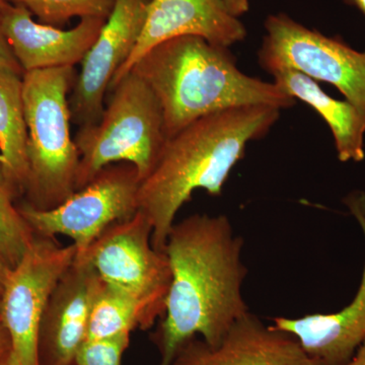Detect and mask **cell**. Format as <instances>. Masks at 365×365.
<instances>
[{
	"label": "cell",
	"instance_id": "obj_1",
	"mask_svg": "<svg viewBox=\"0 0 365 365\" xmlns=\"http://www.w3.org/2000/svg\"><path fill=\"white\" fill-rule=\"evenodd\" d=\"M244 240L227 216L196 213L170 228L165 252L172 281L165 314L151 341L160 365H170L178 349L194 337L220 344L237 319L249 313L242 295L248 268Z\"/></svg>",
	"mask_w": 365,
	"mask_h": 365
},
{
	"label": "cell",
	"instance_id": "obj_2",
	"mask_svg": "<svg viewBox=\"0 0 365 365\" xmlns=\"http://www.w3.org/2000/svg\"><path fill=\"white\" fill-rule=\"evenodd\" d=\"M271 106H242L196 120L168 139L138 190V210L153 227V247L165 252L180 209L197 190L220 196L248 144L267 135L279 119Z\"/></svg>",
	"mask_w": 365,
	"mask_h": 365
},
{
	"label": "cell",
	"instance_id": "obj_3",
	"mask_svg": "<svg viewBox=\"0 0 365 365\" xmlns=\"http://www.w3.org/2000/svg\"><path fill=\"white\" fill-rule=\"evenodd\" d=\"M131 71L157 97L168 139L213 113L256 105L282 110L297 103L273 81L244 73L228 48L194 36L155 46Z\"/></svg>",
	"mask_w": 365,
	"mask_h": 365
},
{
	"label": "cell",
	"instance_id": "obj_4",
	"mask_svg": "<svg viewBox=\"0 0 365 365\" xmlns=\"http://www.w3.org/2000/svg\"><path fill=\"white\" fill-rule=\"evenodd\" d=\"M76 76L73 66L23 74L28 128L29 205L50 210L76 191L79 153L71 134L69 98Z\"/></svg>",
	"mask_w": 365,
	"mask_h": 365
},
{
	"label": "cell",
	"instance_id": "obj_5",
	"mask_svg": "<svg viewBox=\"0 0 365 365\" xmlns=\"http://www.w3.org/2000/svg\"><path fill=\"white\" fill-rule=\"evenodd\" d=\"M110 91L100 121L79 127L74 136L79 153L76 191L115 163H131L143 181L167 143L162 108L143 79L129 72Z\"/></svg>",
	"mask_w": 365,
	"mask_h": 365
},
{
	"label": "cell",
	"instance_id": "obj_6",
	"mask_svg": "<svg viewBox=\"0 0 365 365\" xmlns=\"http://www.w3.org/2000/svg\"><path fill=\"white\" fill-rule=\"evenodd\" d=\"M138 172L131 163L108 165L83 188L50 210H38L28 203L21 215L35 235H64L76 248V258L113 223L128 220L138 211Z\"/></svg>",
	"mask_w": 365,
	"mask_h": 365
},
{
	"label": "cell",
	"instance_id": "obj_7",
	"mask_svg": "<svg viewBox=\"0 0 365 365\" xmlns=\"http://www.w3.org/2000/svg\"><path fill=\"white\" fill-rule=\"evenodd\" d=\"M259 51L269 72L289 67L316 81L330 83L365 118V52L307 28L285 14H271Z\"/></svg>",
	"mask_w": 365,
	"mask_h": 365
},
{
	"label": "cell",
	"instance_id": "obj_8",
	"mask_svg": "<svg viewBox=\"0 0 365 365\" xmlns=\"http://www.w3.org/2000/svg\"><path fill=\"white\" fill-rule=\"evenodd\" d=\"M153 227L141 211L113 223L76 259L109 287L130 295L158 322L165 312L172 271L165 252L153 247Z\"/></svg>",
	"mask_w": 365,
	"mask_h": 365
},
{
	"label": "cell",
	"instance_id": "obj_9",
	"mask_svg": "<svg viewBox=\"0 0 365 365\" xmlns=\"http://www.w3.org/2000/svg\"><path fill=\"white\" fill-rule=\"evenodd\" d=\"M76 257L73 244L35 235L20 262L9 269L0 299V319L21 365H38V331L46 307Z\"/></svg>",
	"mask_w": 365,
	"mask_h": 365
},
{
	"label": "cell",
	"instance_id": "obj_10",
	"mask_svg": "<svg viewBox=\"0 0 365 365\" xmlns=\"http://www.w3.org/2000/svg\"><path fill=\"white\" fill-rule=\"evenodd\" d=\"M150 0H116L97 40L81 62L69 97L71 122L78 127L97 123L106 93L118 71L133 52L143 33Z\"/></svg>",
	"mask_w": 365,
	"mask_h": 365
},
{
	"label": "cell",
	"instance_id": "obj_11",
	"mask_svg": "<svg viewBox=\"0 0 365 365\" xmlns=\"http://www.w3.org/2000/svg\"><path fill=\"white\" fill-rule=\"evenodd\" d=\"M185 36L230 48L246 39L247 29L227 11L223 0H150L140 38L113 78L109 91L155 46Z\"/></svg>",
	"mask_w": 365,
	"mask_h": 365
},
{
	"label": "cell",
	"instance_id": "obj_12",
	"mask_svg": "<svg viewBox=\"0 0 365 365\" xmlns=\"http://www.w3.org/2000/svg\"><path fill=\"white\" fill-rule=\"evenodd\" d=\"M361 228L365 240V192L355 190L343 199ZM272 326L292 334L318 365H346L365 340V262L354 299L333 314H307L292 319L275 317Z\"/></svg>",
	"mask_w": 365,
	"mask_h": 365
},
{
	"label": "cell",
	"instance_id": "obj_13",
	"mask_svg": "<svg viewBox=\"0 0 365 365\" xmlns=\"http://www.w3.org/2000/svg\"><path fill=\"white\" fill-rule=\"evenodd\" d=\"M170 365H318L292 334L267 326L249 312L230 327L220 344L194 337Z\"/></svg>",
	"mask_w": 365,
	"mask_h": 365
},
{
	"label": "cell",
	"instance_id": "obj_14",
	"mask_svg": "<svg viewBox=\"0 0 365 365\" xmlns=\"http://www.w3.org/2000/svg\"><path fill=\"white\" fill-rule=\"evenodd\" d=\"M100 283L98 274L86 261L74 259L41 319L38 365H76V352L86 340L91 304Z\"/></svg>",
	"mask_w": 365,
	"mask_h": 365
},
{
	"label": "cell",
	"instance_id": "obj_15",
	"mask_svg": "<svg viewBox=\"0 0 365 365\" xmlns=\"http://www.w3.org/2000/svg\"><path fill=\"white\" fill-rule=\"evenodd\" d=\"M106 20L83 19L69 30L36 21L20 4L0 16V25L24 73L81 63Z\"/></svg>",
	"mask_w": 365,
	"mask_h": 365
},
{
	"label": "cell",
	"instance_id": "obj_16",
	"mask_svg": "<svg viewBox=\"0 0 365 365\" xmlns=\"http://www.w3.org/2000/svg\"><path fill=\"white\" fill-rule=\"evenodd\" d=\"M268 73L281 90L294 100L306 103L325 120L340 162L364 160L365 118L350 103L330 97L318 81L289 67H278Z\"/></svg>",
	"mask_w": 365,
	"mask_h": 365
},
{
	"label": "cell",
	"instance_id": "obj_17",
	"mask_svg": "<svg viewBox=\"0 0 365 365\" xmlns=\"http://www.w3.org/2000/svg\"><path fill=\"white\" fill-rule=\"evenodd\" d=\"M0 169L14 198L28 186V128L23 76L0 68Z\"/></svg>",
	"mask_w": 365,
	"mask_h": 365
},
{
	"label": "cell",
	"instance_id": "obj_18",
	"mask_svg": "<svg viewBox=\"0 0 365 365\" xmlns=\"http://www.w3.org/2000/svg\"><path fill=\"white\" fill-rule=\"evenodd\" d=\"M155 323L141 302L101 280L91 304L86 339L131 334L136 328L148 330Z\"/></svg>",
	"mask_w": 365,
	"mask_h": 365
},
{
	"label": "cell",
	"instance_id": "obj_19",
	"mask_svg": "<svg viewBox=\"0 0 365 365\" xmlns=\"http://www.w3.org/2000/svg\"><path fill=\"white\" fill-rule=\"evenodd\" d=\"M14 199L0 169V261L9 269L20 262L35 237Z\"/></svg>",
	"mask_w": 365,
	"mask_h": 365
},
{
	"label": "cell",
	"instance_id": "obj_20",
	"mask_svg": "<svg viewBox=\"0 0 365 365\" xmlns=\"http://www.w3.org/2000/svg\"><path fill=\"white\" fill-rule=\"evenodd\" d=\"M25 6L40 23L53 26L66 25L78 18L107 20L116 0H7Z\"/></svg>",
	"mask_w": 365,
	"mask_h": 365
},
{
	"label": "cell",
	"instance_id": "obj_21",
	"mask_svg": "<svg viewBox=\"0 0 365 365\" xmlns=\"http://www.w3.org/2000/svg\"><path fill=\"white\" fill-rule=\"evenodd\" d=\"M131 334L114 337L86 339L78 348L76 365H122L123 355L130 345Z\"/></svg>",
	"mask_w": 365,
	"mask_h": 365
},
{
	"label": "cell",
	"instance_id": "obj_22",
	"mask_svg": "<svg viewBox=\"0 0 365 365\" xmlns=\"http://www.w3.org/2000/svg\"><path fill=\"white\" fill-rule=\"evenodd\" d=\"M0 68L16 72L20 76L24 74L23 69L19 64L18 60L14 57L11 46L2 32L1 25H0Z\"/></svg>",
	"mask_w": 365,
	"mask_h": 365
},
{
	"label": "cell",
	"instance_id": "obj_23",
	"mask_svg": "<svg viewBox=\"0 0 365 365\" xmlns=\"http://www.w3.org/2000/svg\"><path fill=\"white\" fill-rule=\"evenodd\" d=\"M223 2L227 11L237 18H240L249 11V0H223Z\"/></svg>",
	"mask_w": 365,
	"mask_h": 365
},
{
	"label": "cell",
	"instance_id": "obj_24",
	"mask_svg": "<svg viewBox=\"0 0 365 365\" xmlns=\"http://www.w3.org/2000/svg\"><path fill=\"white\" fill-rule=\"evenodd\" d=\"M11 350V338L6 327L0 319V359Z\"/></svg>",
	"mask_w": 365,
	"mask_h": 365
},
{
	"label": "cell",
	"instance_id": "obj_25",
	"mask_svg": "<svg viewBox=\"0 0 365 365\" xmlns=\"http://www.w3.org/2000/svg\"><path fill=\"white\" fill-rule=\"evenodd\" d=\"M346 365H365V340L359 346L353 359Z\"/></svg>",
	"mask_w": 365,
	"mask_h": 365
},
{
	"label": "cell",
	"instance_id": "obj_26",
	"mask_svg": "<svg viewBox=\"0 0 365 365\" xmlns=\"http://www.w3.org/2000/svg\"><path fill=\"white\" fill-rule=\"evenodd\" d=\"M0 365H21L20 360L16 356L13 351H9L7 354L0 359Z\"/></svg>",
	"mask_w": 365,
	"mask_h": 365
},
{
	"label": "cell",
	"instance_id": "obj_27",
	"mask_svg": "<svg viewBox=\"0 0 365 365\" xmlns=\"http://www.w3.org/2000/svg\"><path fill=\"white\" fill-rule=\"evenodd\" d=\"M9 271V268L0 261V299H1L2 292H4V283H6Z\"/></svg>",
	"mask_w": 365,
	"mask_h": 365
},
{
	"label": "cell",
	"instance_id": "obj_28",
	"mask_svg": "<svg viewBox=\"0 0 365 365\" xmlns=\"http://www.w3.org/2000/svg\"><path fill=\"white\" fill-rule=\"evenodd\" d=\"M349 6L356 7L365 18V0H344Z\"/></svg>",
	"mask_w": 365,
	"mask_h": 365
},
{
	"label": "cell",
	"instance_id": "obj_29",
	"mask_svg": "<svg viewBox=\"0 0 365 365\" xmlns=\"http://www.w3.org/2000/svg\"><path fill=\"white\" fill-rule=\"evenodd\" d=\"M11 4H9L7 0H0V16H1L2 14L4 13V11H6L7 9L11 7Z\"/></svg>",
	"mask_w": 365,
	"mask_h": 365
}]
</instances>
